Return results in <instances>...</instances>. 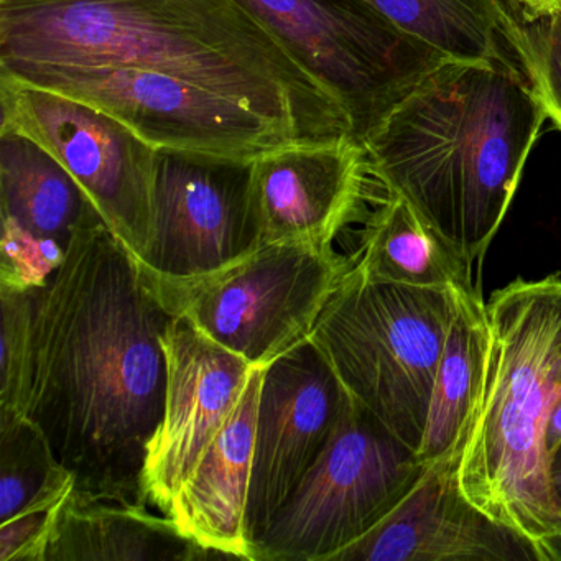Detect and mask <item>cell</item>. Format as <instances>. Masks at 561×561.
I'll return each mask as SVG.
<instances>
[{
	"mask_svg": "<svg viewBox=\"0 0 561 561\" xmlns=\"http://www.w3.org/2000/svg\"><path fill=\"white\" fill-rule=\"evenodd\" d=\"M2 346H0V412H11L18 400L22 367L27 353L31 288L14 290L0 287Z\"/></svg>",
	"mask_w": 561,
	"mask_h": 561,
	"instance_id": "cb8c5ba5",
	"label": "cell"
},
{
	"mask_svg": "<svg viewBox=\"0 0 561 561\" xmlns=\"http://www.w3.org/2000/svg\"><path fill=\"white\" fill-rule=\"evenodd\" d=\"M402 34L466 64H495L525 75L520 8L514 0H366ZM527 77V75H525Z\"/></svg>",
	"mask_w": 561,
	"mask_h": 561,
	"instance_id": "d6986e66",
	"label": "cell"
},
{
	"mask_svg": "<svg viewBox=\"0 0 561 561\" xmlns=\"http://www.w3.org/2000/svg\"><path fill=\"white\" fill-rule=\"evenodd\" d=\"M369 160L354 137L288 140L252 160V192L264 242L333 248L359 218Z\"/></svg>",
	"mask_w": 561,
	"mask_h": 561,
	"instance_id": "9a60e30c",
	"label": "cell"
},
{
	"mask_svg": "<svg viewBox=\"0 0 561 561\" xmlns=\"http://www.w3.org/2000/svg\"><path fill=\"white\" fill-rule=\"evenodd\" d=\"M489 343L459 438L456 479L482 512L531 540L561 531L545 426L561 383V274L515 278L485 304Z\"/></svg>",
	"mask_w": 561,
	"mask_h": 561,
	"instance_id": "277c9868",
	"label": "cell"
},
{
	"mask_svg": "<svg viewBox=\"0 0 561 561\" xmlns=\"http://www.w3.org/2000/svg\"><path fill=\"white\" fill-rule=\"evenodd\" d=\"M351 265L333 248L264 242L203 277L152 278L175 317L252 367H265L310 340Z\"/></svg>",
	"mask_w": 561,
	"mask_h": 561,
	"instance_id": "8992f818",
	"label": "cell"
},
{
	"mask_svg": "<svg viewBox=\"0 0 561 561\" xmlns=\"http://www.w3.org/2000/svg\"><path fill=\"white\" fill-rule=\"evenodd\" d=\"M540 545L543 561H561V531L550 535V537L541 538Z\"/></svg>",
	"mask_w": 561,
	"mask_h": 561,
	"instance_id": "83f0119b",
	"label": "cell"
},
{
	"mask_svg": "<svg viewBox=\"0 0 561 561\" xmlns=\"http://www.w3.org/2000/svg\"><path fill=\"white\" fill-rule=\"evenodd\" d=\"M0 61L156 71L238 101L295 140L354 137L343 110L239 0L0 4Z\"/></svg>",
	"mask_w": 561,
	"mask_h": 561,
	"instance_id": "7a4b0ae2",
	"label": "cell"
},
{
	"mask_svg": "<svg viewBox=\"0 0 561 561\" xmlns=\"http://www.w3.org/2000/svg\"><path fill=\"white\" fill-rule=\"evenodd\" d=\"M524 14H541L560 8L561 0H514Z\"/></svg>",
	"mask_w": 561,
	"mask_h": 561,
	"instance_id": "4316f807",
	"label": "cell"
},
{
	"mask_svg": "<svg viewBox=\"0 0 561 561\" xmlns=\"http://www.w3.org/2000/svg\"><path fill=\"white\" fill-rule=\"evenodd\" d=\"M77 488L44 433L21 413L0 412V522L65 501Z\"/></svg>",
	"mask_w": 561,
	"mask_h": 561,
	"instance_id": "7402d4cb",
	"label": "cell"
},
{
	"mask_svg": "<svg viewBox=\"0 0 561 561\" xmlns=\"http://www.w3.org/2000/svg\"><path fill=\"white\" fill-rule=\"evenodd\" d=\"M330 561H543V554L538 541L462 494L453 449L428 462L386 518Z\"/></svg>",
	"mask_w": 561,
	"mask_h": 561,
	"instance_id": "5bb4252c",
	"label": "cell"
},
{
	"mask_svg": "<svg viewBox=\"0 0 561 561\" xmlns=\"http://www.w3.org/2000/svg\"><path fill=\"white\" fill-rule=\"evenodd\" d=\"M353 267L374 282L426 288H478L471 278V265L402 196L392 193L367 221Z\"/></svg>",
	"mask_w": 561,
	"mask_h": 561,
	"instance_id": "ffe728a7",
	"label": "cell"
},
{
	"mask_svg": "<svg viewBox=\"0 0 561 561\" xmlns=\"http://www.w3.org/2000/svg\"><path fill=\"white\" fill-rule=\"evenodd\" d=\"M547 119L520 71L445 60L364 147L370 173L472 267L497 234Z\"/></svg>",
	"mask_w": 561,
	"mask_h": 561,
	"instance_id": "3957f363",
	"label": "cell"
},
{
	"mask_svg": "<svg viewBox=\"0 0 561 561\" xmlns=\"http://www.w3.org/2000/svg\"><path fill=\"white\" fill-rule=\"evenodd\" d=\"M488 308L479 288L459 291L458 310L446 334L416 458L436 461L458 446L478 399L488 354Z\"/></svg>",
	"mask_w": 561,
	"mask_h": 561,
	"instance_id": "44dd1931",
	"label": "cell"
},
{
	"mask_svg": "<svg viewBox=\"0 0 561 561\" xmlns=\"http://www.w3.org/2000/svg\"><path fill=\"white\" fill-rule=\"evenodd\" d=\"M551 482H553L554 494L561 505V446L551 456Z\"/></svg>",
	"mask_w": 561,
	"mask_h": 561,
	"instance_id": "f1b7e54d",
	"label": "cell"
},
{
	"mask_svg": "<svg viewBox=\"0 0 561 561\" xmlns=\"http://www.w3.org/2000/svg\"><path fill=\"white\" fill-rule=\"evenodd\" d=\"M173 318L106 222L81 229L60 267L31 288L11 412L38 426L77 491L144 504V462L165 405L162 334Z\"/></svg>",
	"mask_w": 561,
	"mask_h": 561,
	"instance_id": "6da1fadb",
	"label": "cell"
},
{
	"mask_svg": "<svg viewBox=\"0 0 561 561\" xmlns=\"http://www.w3.org/2000/svg\"><path fill=\"white\" fill-rule=\"evenodd\" d=\"M557 350H558V354H560V357H561V331H560V336H558Z\"/></svg>",
	"mask_w": 561,
	"mask_h": 561,
	"instance_id": "f546056e",
	"label": "cell"
},
{
	"mask_svg": "<svg viewBox=\"0 0 561 561\" xmlns=\"http://www.w3.org/2000/svg\"><path fill=\"white\" fill-rule=\"evenodd\" d=\"M461 290L374 282L351 265L311 333L351 399L415 453Z\"/></svg>",
	"mask_w": 561,
	"mask_h": 561,
	"instance_id": "5b68a950",
	"label": "cell"
},
{
	"mask_svg": "<svg viewBox=\"0 0 561 561\" xmlns=\"http://www.w3.org/2000/svg\"><path fill=\"white\" fill-rule=\"evenodd\" d=\"M0 287H41L81 229L104 222L80 183L47 150L0 130Z\"/></svg>",
	"mask_w": 561,
	"mask_h": 561,
	"instance_id": "2e32d148",
	"label": "cell"
},
{
	"mask_svg": "<svg viewBox=\"0 0 561 561\" xmlns=\"http://www.w3.org/2000/svg\"><path fill=\"white\" fill-rule=\"evenodd\" d=\"M12 2H21V0H0V4H12Z\"/></svg>",
	"mask_w": 561,
	"mask_h": 561,
	"instance_id": "4dcf8cb0",
	"label": "cell"
},
{
	"mask_svg": "<svg viewBox=\"0 0 561 561\" xmlns=\"http://www.w3.org/2000/svg\"><path fill=\"white\" fill-rule=\"evenodd\" d=\"M0 70L111 114L157 150L254 160L295 140L238 101L156 71L22 61H0Z\"/></svg>",
	"mask_w": 561,
	"mask_h": 561,
	"instance_id": "30bf717a",
	"label": "cell"
},
{
	"mask_svg": "<svg viewBox=\"0 0 561 561\" xmlns=\"http://www.w3.org/2000/svg\"><path fill=\"white\" fill-rule=\"evenodd\" d=\"M350 400L333 367L311 340L262 367L245 507L252 561L255 545L327 448Z\"/></svg>",
	"mask_w": 561,
	"mask_h": 561,
	"instance_id": "7c38bea8",
	"label": "cell"
},
{
	"mask_svg": "<svg viewBox=\"0 0 561 561\" xmlns=\"http://www.w3.org/2000/svg\"><path fill=\"white\" fill-rule=\"evenodd\" d=\"M264 244L252 160L159 150L152 238L140 261L157 280L203 277Z\"/></svg>",
	"mask_w": 561,
	"mask_h": 561,
	"instance_id": "8fae6325",
	"label": "cell"
},
{
	"mask_svg": "<svg viewBox=\"0 0 561 561\" xmlns=\"http://www.w3.org/2000/svg\"><path fill=\"white\" fill-rule=\"evenodd\" d=\"M65 501L28 508L0 522V561H45Z\"/></svg>",
	"mask_w": 561,
	"mask_h": 561,
	"instance_id": "d4e9b609",
	"label": "cell"
},
{
	"mask_svg": "<svg viewBox=\"0 0 561 561\" xmlns=\"http://www.w3.org/2000/svg\"><path fill=\"white\" fill-rule=\"evenodd\" d=\"M426 462L353 399L254 550V561H330L405 497Z\"/></svg>",
	"mask_w": 561,
	"mask_h": 561,
	"instance_id": "ba28073f",
	"label": "cell"
},
{
	"mask_svg": "<svg viewBox=\"0 0 561 561\" xmlns=\"http://www.w3.org/2000/svg\"><path fill=\"white\" fill-rule=\"evenodd\" d=\"M2 126L47 150L90 196L107 228L146 257L152 238L156 147L83 101L0 70Z\"/></svg>",
	"mask_w": 561,
	"mask_h": 561,
	"instance_id": "9c48e42d",
	"label": "cell"
},
{
	"mask_svg": "<svg viewBox=\"0 0 561 561\" xmlns=\"http://www.w3.org/2000/svg\"><path fill=\"white\" fill-rule=\"evenodd\" d=\"M545 445H547L550 458L561 446V383L558 386L553 400L550 403V410H548L547 426H545Z\"/></svg>",
	"mask_w": 561,
	"mask_h": 561,
	"instance_id": "484cf974",
	"label": "cell"
},
{
	"mask_svg": "<svg viewBox=\"0 0 561 561\" xmlns=\"http://www.w3.org/2000/svg\"><path fill=\"white\" fill-rule=\"evenodd\" d=\"M262 367H254L228 419L172 499L165 517L216 557L252 560L245 507L254 459Z\"/></svg>",
	"mask_w": 561,
	"mask_h": 561,
	"instance_id": "e0dca14e",
	"label": "cell"
},
{
	"mask_svg": "<svg viewBox=\"0 0 561 561\" xmlns=\"http://www.w3.org/2000/svg\"><path fill=\"white\" fill-rule=\"evenodd\" d=\"M213 551L182 534L165 515L136 502L73 489L65 501L45 561L203 560Z\"/></svg>",
	"mask_w": 561,
	"mask_h": 561,
	"instance_id": "ac0fdd59",
	"label": "cell"
},
{
	"mask_svg": "<svg viewBox=\"0 0 561 561\" xmlns=\"http://www.w3.org/2000/svg\"><path fill=\"white\" fill-rule=\"evenodd\" d=\"M167 359L162 422L150 439L142 501L165 515L241 396L254 367L175 317L162 334Z\"/></svg>",
	"mask_w": 561,
	"mask_h": 561,
	"instance_id": "4fadbf2b",
	"label": "cell"
},
{
	"mask_svg": "<svg viewBox=\"0 0 561 561\" xmlns=\"http://www.w3.org/2000/svg\"><path fill=\"white\" fill-rule=\"evenodd\" d=\"M350 119L357 142L443 58L366 0H239Z\"/></svg>",
	"mask_w": 561,
	"mask_h": 561,
	"instance_id": "52a82bcc",
	"label": "cell"
},
{
	"mask_svg": "<svg viewBox=\"0 0 561 561\" xmlns=\"http://www.w3.org/2000/svg\"><path fill=\"white\" fill-rule=\"evenodd\" d=\"M520 54L548 119L561 130V5L541 14L520 11Z\"/></svg>",
	"mask_w": 561,
	"mask_h": 561,
	"instance_id": "603a6c76",
	"label": "cell"
}]
</instances>
